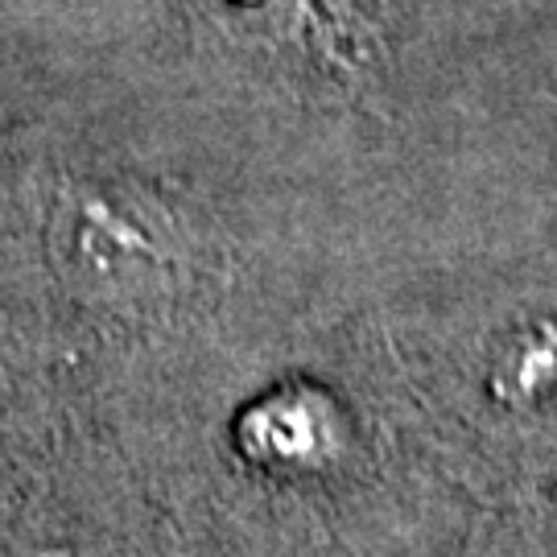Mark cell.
<instances>
[{
	"mask_svg": "<svg viewBox=\"0 0 557 557\" xmlns=\"http://www.w3.org/2000/svg\"><path fill=\"white\" fill-rule=\"evenodd\" d=\"M227 21L248 38L269 41L326 75L356 79L380 50L368 0H220Z\"/></svg>",
	"mask_w": 557,
	"mask_h": 557,
	"instance_id": "1",
	"label": "cell"
}]
</instances>
